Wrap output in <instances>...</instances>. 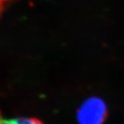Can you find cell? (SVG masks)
<instances>
[{"mask_svg": "<svg viewBox=\"0 0 124 124\" xmlns=\"http://www.w3.org/2000/svg\"><path fill=\"white\" fill-rule=\"evenodd\" d=\"M107 116V107L102 100L92 97L79 107L77 118L79 124H102Z\"/></svg>", "mask_w": 124, "mask_h": 124, "instance_id": "obj_1", "label": "cell"}, {"mask_svg": "<svg viewBox=\"0 0 124 124\" xmlns=\"http://www.w3.org/2000/svg\"><path fill=\"white\" fill-rule=\"evenodd\" d=\"M0 124H43L39 120L34 117H17L7 118L0 114Z\"/></svg>", "mask_w": 124, "mask_h": 124, "instance_id": "obj_2", "label": "cell"}, {"mask_svg": "<svg viewBox=\"0 0 124 124\" xmlns=\"http://www.w3.org/2000/svg\"><path fill=\"white\" fill-rule=\"evenodd\" d=\"M13 2L14 0H0V16Z\"/></svg>", "mask_w": 124, "mask_h": 124, "instance_id": "obj_3", "label": "cell"}]
</instances>
